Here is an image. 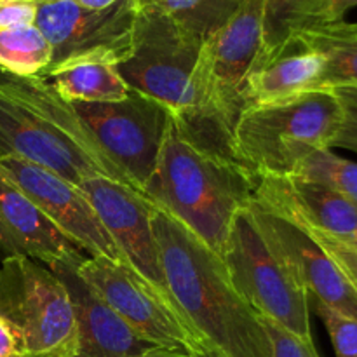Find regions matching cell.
I'll return each mask as SVG.
<instances>
[{
  "label": "cell",
  "instance_id": "obj_1",
  "mask_svg": "<svg viewBox=\"0 0 357 357\" xmlns=\"http://www.w3.org/2000/svg\"><path fill=\"white\" fill-rule=\"evenodd\" d=\"M152 227L171 296L209 357H272L260 314L234 288L222 257L157 206Z\"/></svg>",
  "mask_w": 357,
  "mask_h": 357
},
{
  "label": "cell",
  "instance_id": "obj_2",
  "mask_svg": "<svg viewBox=\"0 0 357 357\" xmlns=\"http://www.w3.org/2000/svg\"><path fill=\"white\" fill-rule=\"evenodd\" d=\"M6 155L38 164L77 187L107 176L139 192L47 79L0 68V157Z\"/></svg>",
  "mask_w": 357,
  "mask_h": 357
},
{
  "label": "cell",
  "instance_id": "obj_3",
  "mask_svg": "<svg viewBox=\"0 0 357 357\" xmlns=\"http://www.w3.org/2000/svg\"><path fill=\"white\" fill-rule=\"evenodd\" d=\"M257 185L251 171L199 146L173 117L145 195L222 257L234 220L253 201Z\"/></svg>",
  "mask_w": 357,
  "mask_h": 357
},
{
  "label": "cell",
  "instance_id": "obj_4",
  "mask_svg": "<svg viewBox=\"0 0 357 357\" xmlns=\"http://www.w3.org/2000/svg\"><path fill=\"white\" fill-rule=\"evenodd\" d=\"M340 124L342 108L331 89L250 105L234 128L232 152L257 178H289L310 153L333 146Z\"/></svg>",
  "mask_w": 357,
  "mask_h": 357
},
{
  "label": "cell",
  "instance_id": "obj_5",
  "mask_svg": "<svg viewBox=\"0 0 357 357\" xmlns=\"http://www.w3.org/2000/svg\"><path fill=\"white\" fill-rule=\"evenodd\" d=\"M202 42L188 33L159 6L136 14L132 47L117 72L129 89L162 103L176 119L195 110L192 79Z\"/></svg>",
  "mask_w": 357,
  "mask_h": 357
},
{
  "label": "cell",
  "instance_id": "obj_6",
  "mask_svg": "<svg viewBox=\"0 0 357 357\" xmlns=\"http://www.w3.org/2000/svg\"><path fill=\"white\" fill-rule=\"evenodd\" d=\"M0 316L21 331L28 357H70L79 351L72 298L40 261L24 257L0 261Z\"/></svg>",
  "mask_w": 357,
  "mask_h": 357
},
{
  "label": "cell",
  "instance_id": "obj_7",
  "mask_svg": "<svg viewBox=\"0 0 357 357\" xmlns=\"http://www.w3.org/2000/svg\"><path fill=\"white\" fill-rule=\"evenodd\" d=\"M222 260L234 288L261 317L312 340L309 295L265 243L248 208L234 220Z\"/></svg>",
  "mask_w": 357,
  "mask_h": 357
},
{
  "label": "cell",
  "instance_id": "obj_8",
  "mask_svg": "<svg viewBox=\"0 0 357 357\" xmlns=\"http://www.w3.org/2000/svg\"><path fill=\"white\" fill-rule=\"evenodd\" d=\"M79 275L146 342L176 354L209 357L181 310L157 295L128 267L103 257H86L79 265Z\"/></svg>",
  "mask_w": 357,
  "mask_h": 357
},
{
  "label": "cell",
  "instance_id": "obj_9",
  "mask_svg": "<svg viewBox=\"0 0 357 357\" xmlns=\"http://www.w3.org/2000/svg\"><path fill=\"white\" fill-rule=\"evenodd\" d=\"M72 107L107 155L145 195L174 115L162 103L136 91H129L121 101Z\"/></svg>",
  "mask_w": 357,
  "mask_h": 357
},
{
  "label": "cell",
  "instance_id": "obj_10",
  "mask_svg": "<svg viewBox=\"0 0 357 357\" xmlns=\"http://www.w3.org/2000/svg\"><path fill=\"white\" fill-rule=\"evenodd\" d=\"M136 14L135 0H119L103 10L86 9L75 0L40 2L35 24L52 47L44 73L77 61L122 63L131 52Z\"/></svg>",
  "mask_w": 357,
  "mask_h": 357
},
{
  "label": "cell",
  "instance_id": "obj_11",
  "mask_svg": "<svg viewBox=\"0 0 357 357\" xmlns=\"http://www.w3.org/2000/svg\"><path fill=\"white\" fill-rule=\"evenodd\" d=\"M101 223L122 253L126 267L166 302L176 305L167 288L159 244L152 227L153 204L139 192L107 176H94L79 185Z\"/></svg>",
  "mask_w": 357,
  "mask_h": 357
},
{
  "label": "cell",
  "instance_id": "obj_12",
  "mask_svg": "<svg viewBox=\"0 0 357 357\" xmlns=\"http://www.w3.org/2000/svg\"><path fill=\"white\" fill-rule=\"evenodd\" d=\"M0 176L20 188L80 251L126 267L114 239L77 185L20 157H0Z\"/></svg>",
  "mask_w": 357,
  "mask_h": 357
},
{
  "label": "cell",
  "instance_id": "obj_13",
  "mask_svg": "<svg viewBox=\"0 0 357 357\" xmlns=\"http://www.w3.org/2000/svg\"><path fill=\"white\" fill-rule=\"evenodd\" d=\"M248 211L253 216L265 243L288 265L310 302L357 319L354 288L303 227L255 199L248 206Z\"/></svg>",
  "mask_w": 357,
  "mask_h": 357
},
{
  "label": "cell",
  "instance_id": "obj_14",
  "mask_svg": "<svg viewBox=\"0 0 357 357\" xmlns=\"http://www.w3.org/2000/svg\"><path fill=\"white\" fill-rule=\"evenodd\" d=\"M86 255L49 265V271L65 284L77 324H79V357H139L164 351L131 330L79 275Z\"/></svg>",
  "mask_w": 357,
  "mask_h": 357
},
{
  "label": "cell",
  "instance_id": "obj_15",
  "mask_svg": "<svg viewBox=\"0 0 357 357\" xmlns=\"http://www.w3.org/2000/svg\"><path fill=\"white\" fill-rule=\"evenodd\" d=\"M80 255L20 188L0 176V261L24 257L49 267Z\"/></svg>",
  "mask_w": 357,
  "mask_h": 357
},
{
  "label": "cell",
  "instance_id": "obj_16",
  "mask_svg": "<svg viewBox=\"0 0 357 357\" xmlns=\"http://www.w3.org/2000/svg\"><path fill=\"white\" fill-rule=\"evenodd\" d=\"M255 201L309 229L345 239L357 229V206L337 192L300 178H258Z\"/></svg>",
  "mask_w": 357,
  "mask_h": 357
},
{
  "label": "cell",
  "instance_id": "obj_17",
  "mask_svg": "<svg viewBox=\"0 0 357 357\" xmlns=\"http://www.w3.org/2000/svg\"><path fill=\"white\" fill-rule=\"evenodd\" d=\"M324 59L298 42L274 54H261L246 82V107L293 100L317 89Z\"/></svg>",
  "mask_w": 357,
  "mask_h": 357
},
{
  "label": "cell",
  "instance_id": "obj_18",
  "mask_svg": "<svg viewBox=\"0 0 357 357\" xmlns=\"http://www.w3.org/2000/svg\"><path fill=\"white\" fill-rule=\"evenodd\" d=\"M56 93L68 103H112L124 100L129 86L117 65L105 61H77L44 73Z\"/></svg>",
  "mask_w": 357,
  "mask_h": 357
},
{
  "label": "cell",
  "instance_id": "obj_19",
  "mask_svg": "<svg viewBox=\"0 0 357 357\" xmlns=\"http://www.w3.org/2000/svg\"><path fill=\"white\" fill-rule=\"evenodd\" d=\"M303 47L324 59L317 89L335 86H357V35L347 21H333L302 31L295 38Z\"/></svg>",
  "mask_w": 357,
  "mask_h": 357
},
{
  "label": "cell",
  "instance_id": "obj_20",
  "mask_svg": "<svg viewBox=\"0 0 357 357\" xmlns=\"http://www.w3.org/2000/svg\"><path fill=\"white\" fill-rule=\"evenodd\" d=\"M264 2V54H274L295 44L302 31L330 23V0H261Z\"/></svg>",
  "mask_w": 357,
  "mask_h": 357
},
{
  "label": "cell",
  "instance_id": "obj_21",
  "mask_svg": "<svg viewBox=\"0 0 357 357\" xmlns=\"http://www.w3.org/2000/svg\"><path fill=\"white\" fill-rule=\"evenodd\" d=\"M52 61V47L37 24L0 30V68L16 75H42Z\"/></svg>",
  "mask_w": 357,
  "mask_h": 357
},
{
  "label": "cell",
  "instance_id": "obj_22",
  "mask_svg": "<svg viewBox=\"0 0 357 357\" xmlns=\"http://www.w3.org/2000/svg\"><path fill=\"white\" fill-rule=\"evenodd\" d=\"M246 0H164L160 9L201 42L225 26Z\"/></svg>",
  "mask_w": 357,
  "mask_h": 357
},
{
  "label": "cell",
  "instance_id": "obj_23",
  "mask_svg": "<svg viewBox=\"0 0 357 357\" xmlns=\"http://www.w3.org/2000/svg\"><path fill=\"white\" fill-rule=\"evenodd\" d=\"M293 176L328 187L357 206V162L337 155L331 149L310 153Z\"/></svg>",
  "mask_w": 357,
  "mask_h": 357
},
{
  "label": "cell",
  "instance_id": "obj_24",
  "mask_svg": "<svg viewBox=\"0 0 357 357\" xmlns=\"http://www.w3.org/2000/svg\"><path fill=\"white\" fill-rule=\"evenodd\" d=\"M317 316L323 319L337 357H357V319L330 309L321 303H314Z\"/></svg>",
  "mask_w": 357,
  "mask_h": 357
},
{
  "label": "cell",
  "instance_id": "obj_25",
  "mask_svg": "<svg viewBox=\"0 0 357 357\" xmlns=\"http://www.w3.org/2000/svg\"><path fill=\"white\" fill-rule=\"evenodd\" d=\"M342 108V124L331 149H345L357 153V86L330 87Z\"/></svg>",
  "mask_w": 357,
  "mask_h": 357
},
{
  "label": "cell",
  "instance_id": "obj_26",
  "mask_svg": "<svg viewBox=\"0 0 357 357\" xmlns=\"http://www.w3.org/2000/svg\"><path fill=\"white\" fill-rule=\"evenodd\" d=\"M303 229H305L307 232L312 236V239L323 248L324 253L331 258V261L337 265V268L342 272V275L347 279L349 284H351L352 288H354V291L357 293V250L345 246L344 243H340L337 237L330 236V234H324L316 229H309V227H303Z\"/></svg>",
  "mask_w": 357,
  "mask_h": 357
},
{
  "label": "cell",
  "instance_id": "obj_27",
  "mask_svg": "<svg viewBox=\"0 0 357 357\" xmlns=\"http://www.w3.org/2000/svg\"><path fill=\"white\" fill-rule=\"evenodd\" d=\"M261 323L271 340L272 357H319L314 340H303L267 317H261Z\"/></svg>",
  "mask_w": 357,
  "mask_h": 357
},
{
  "label": "cell",
  "instance_id": "obj_28",
  "mask_svg": "<svg viewBox=\"0 0 357 357\" xmlns=\"http://www.w3.org/2000/svg\"><path fill=\"white\" fill-rule=\"evenodd\" d=\"M38 3L40 0H0V30L35 24Z\"/></svg>",
  "mask_w": 357,
  "mask_h": 357
},
{
  "label": "cell",
  "instance_id": "obj_29",
  "mask_svg": "<svg viewBox=\"0 0 357 357\" xmlns=\"http://www.w3.org/2000/svg\"><path fill=\"white\" fill-rule=\"evenodd\" d=\"M0 357H28L21 331L0 316Z\"/></svg>",
  "mask_w": 357,
  "mask_h": 357
},
{
  "label": "cell",
  "instance_id": "obj_30",
  "mask_svg": "<svg viewBox=\"0 0 357 357\" xmlns=\"http://www.w3.org/2000/svg\"><path fill=\"white\" fill-rule=\"evenodd\" d=\"M357 0H330V23L344 21L349 10L356 9Z\"/></svg>",
  "mask_w": 357,
  "mask_h": 357
},
{
  "label": "cell",
  "instance_id": "obj_31",
  "mask_svg": "<svg viewBox=\"0 0 357 357\" xmlns=\"http://www.w3.org/2000/svg\"><path fill=\"white\" fill-rule=\"evenodd\" d=\"M77 3H80L82 7H86V9H93V10H103L107 9V7L114 6V3H117L119 0H75Z\"/></svg>",
  "mask_w": 357,
  "mask_h": 357
},
{
  "label": "cell",
  "instance_id": "obj_32",
  "mask_svg": "<svg viewBox=\"0 0 357 357\" xmlns=\"http://www.w3.org/2000/svg\"><path fill=\"white\" fill-rule=\"evenodd\" d=\"M338 241H340V243H344L345 246L354 248V250H357V229L349 237H345V239H338Z\"/></svg>",
  "mask_w": 357,
  "mask_h": 357
},
{
  "label": "cell",
  "instance_id": "obj_33",
  "mask_svg": "<svg viewBox=\"0 0 357 357\" xmlns=\"http://www.w3.org/2000/svg\"><path fill=\"white\" fill-rule=\"evenodd\" d=\"M139 357H194V356H187V354H176V352H169V351H160V352H155V354H149V356H139Z\"/></svg>",
  "mask_w": 357,
  "mask_h": 357
},
{
  "label": "cell",
  "instance_id": "obj_34",
  "mask_svg": "<svg viewBox=\"0 0 357 357\" xmlns=\"http://www.w3.org/2000/svg\"><path fill=\"white\" fill-rule=\"evenodd\" d=\"M136 6H138V9H142V7H153V6H159V3H162L164 0H135Z\"/></svg>",
  "mask_w": 357,
  "mask_h": 357
},
{
  "label": "cell",
  "instance_id": "obj_35",
  "mask_svg": "<svg viewBox=\"0 0 357 357\" xmlns=\"http://www.w3.org/2000/svg\"><path fill=\"white\" fill-rule=\"evenodd\" d=\"M351 26H352V30H354V33L357 35V21L356 23H351Z\"/></svg>",
  "mask_w": 357,
  "mask_h": 357
},
{
  "label": "cell",
  "instance_id": "obj_36",
  "mask_svg": "<svg viewBox=\"0 0 357 357\" xmlns=\"http://www.w3.org/2000/svg\"><path fill=\"white\" fill-rule=\"evenodd\" d=\"M40 2H59V0H40Z\"/></svg>",
  "mask_w": 357,
  "mask_h": 357
}]
</instances>
